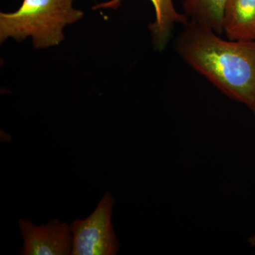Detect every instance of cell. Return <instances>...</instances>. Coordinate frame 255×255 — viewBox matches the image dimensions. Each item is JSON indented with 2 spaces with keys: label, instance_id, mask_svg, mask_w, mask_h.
<instances>
[{
  "label": "cell",
  "instance_id": "obj_1",
  "mask_svg": "<svg viewBox=\"0 0 255 255\" xmlns=\"http://www.w3.org/2000/svg\"><path fill=\"white\" fill-rule=\"evenodd\" d=\"M184 26L175 42L181 58L255 116V41L225 40L189 21Z\"/></svg>",
  "mask_w": 255,
  "mask_h": 255
},
{
  "label": "cell",
  "instance_id": "obj_2",
  "mask_svg": "<svg viewBox=\"0 0 255 255\" xmlns=\"http://www.w3.org/2000/svg\"><path fill=\"white\" fill-rule=\"evenodd\" d=\"M74 0H23L14 12L0 13V41L8 38L22 42L31 37L37 49L58 46L65 26L81 19L84 12Z\"/></svg>",
  "mask_w": 255,
  "mask_h": 255
},
{
  "label": "cell",
  "instance_id": "obj_3",
  "mask_svg": "<svg viewBox=\"0 0 255 255\" xmlns=\"http://www.w3.org/2000/svg\"><path fill=\"white\" fill-rule=\"evenodd\" d=\"M113 196L105 193L91 215L70 223L73 236L72 255H116L120 244L112 223Z\"/></svg>",
  "mask_w": 255,
  "mask_h": 255
},
{
  "label": "cell",
  "instance_id": "obj_4",
  "mask_svg": "<svg viewBox=\"0 0 255 255\" xmlns=\"http://www.w3.org/2000/svg\"><path fill=\"white\" fill-rule=\"evenodd\" d=\"M23 246L21 255H68L72 254L73 236L70 224L57 219L36 226L27 219L18 221Z\"/></svg>",
  "mask_w": 255,
  "mask_h": 255
},
{
  "label": "cell",
  "instance_id": "obj_5",
  "mask_svg": "<svg viewBox=\"0 0 255 255\" xmlns=\"http://www.w3.org/2000/svg\"><path fill=\"white\" fill-rule=\"evenodd\" d=\"M122 0H110L94 6L93 9H117L122 4ZM153 5L155 19L149 26L154 47L158 51H162L170 39L174 26L177 23L184 25L189 22L187 16L178 12L174 7L172 0H150Z\"/></svg>",
  "mask_w": 255,
  "mask_h": 255
},
{
  "label": "cell",
  "instance_id": "obj_6",
  "mask_svg": "<svg viewBox=\"0 0 255 255\" xmlns=\"http://www.w3.org/2000/svg\"><path fill=\"white\" fill-rule=\"evenodd\" d=\"M223 33L232 41H255V0H228Z\"/></svg>",
  "mask_w": 255,
  "mask_h": 255
},
{
  "label": "cell",
  "instance_id": "obj_7",
  "mask_svg": "<svg viewBox=\"0 0 255 255\" xmlns=\"http://www.w3.org/2000/svg\"><path fill=\"white\" fill-rule=\"evenodd\" d=\"M228 0H184V14L189 22L223 33V17Z\"/></svg>",
  "mask_w": 255,
  "mask_h": 255
},
{
  "label": "cell",
  "instance_id": "obj_8",
  "mask_svg": "<svg viewBox=\"0 0 255 255\" xmlns=\"http://www.w3.org/2000/svg\"><path fill=\"white\" fill-rule=\"evenodd\" d=\"M248 242H249L251 246L255 247V235L251 236V237L249 238V240H248Z\"/></svg>",
  "mask_w": 255,
  "mask_h": 255
}]
</instances>
